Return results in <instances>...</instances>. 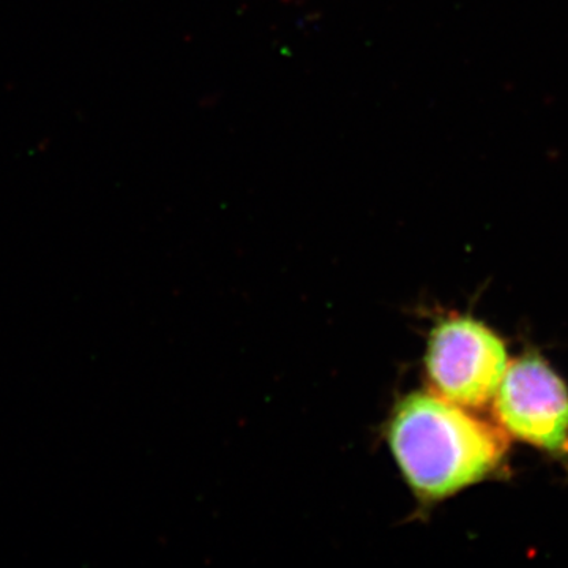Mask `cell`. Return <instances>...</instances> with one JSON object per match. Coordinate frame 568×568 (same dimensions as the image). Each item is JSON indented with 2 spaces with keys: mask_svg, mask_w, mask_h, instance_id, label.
Masks as SVG:
<instances>
[{
  "mask_svg": "<svg viewBox=\"0 0 568 568\" xmlns=\"http://www.w3.org/2000/svg\"><path fill=\"white\" fill-rule=\"evenodd\" d=\"M504 432L548 452L568 447V390L547 362L525 355L507 366L495 395Z\"/></svg>",
  "mask_w": 568,
  "mask_h": 568,
  "instance_id": "cell-3",
  "label": "cell"
},
{
  "mask_svg": "<svg viewBox=\"0 0 568 568\" xmlns=\"http://www.w3.org/2000/svg\"><path fill=\"white\" fill-rule=\"evenodd\" d=\"M387 437L406 484L426 500L446 499L484 480L507 450L499 429L435 392L403 398Z\"/></svg>",
  "mask_w": 568,
  "mask_h": 568,
  "instance_id": "cell-1",
  "label": "cell"
},
{
  "mask_svg": "<svg viewBox=\"0 0 568 568\" xmlns=\"http://www.w3.org/2000/svg\"><path fill=\"white\" fill-rule=\"evenodd\" d=\"M508 366L503 339L470 317H448L429 335L425 368L436 395L476 409L495 398Z\"/></svg>",
  "mask_w": 568,
  "mask_h": 568,
  "instance_id": "cell-2",
  "label": "cell"
}]
</instances>
